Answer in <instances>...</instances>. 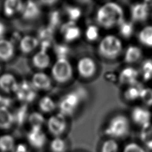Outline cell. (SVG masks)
Here are the masks:
<instances>
[{
  "label": "cell",
  "instance_id": "obj_1",
  "mask_svg": "<svg viewBox=\"0 0 152 152\" xmlns=\"http://www.w3.org/2000/svg\"><path fill=\"white\" fill-rule=\"evenodd\" d=\"M96 20L99 25L105 28L119 26L124 20L123 9L115 2H107L98 9Z\"/></svg>",
  "mask_w": 152,
  "mask_h": 152
},
{
  "label": "cell",
  "instance_id": "obj_2",
  "mask_svg": "<svg viewBox=\"0 0 152 152\" xmlns=\"http://www.w3.org/2000/svg\"><path fill=\"white\" fill-rule=\"evenodd\" d=\"M122 49V43L116 36L112 34L104 36L98 45L99 53L102 57L113 59L116 58Z\"/></svg>",
  "mask_w": 152,
  "mask_h": 152
},
{
  "label": "cell",
  "instance_id": "obj_3",
  "mask_svg": "<svg viewBox=\"0 0 152 152\" xmlns=\"http://www.w3.org/2000/svg\"><path fill=\"white\" fill-rule=\"evenodd\" d=\"M129 128L128 118L123 115H118L109 121L104 132L112 138H121L128 134Z\"/></svg>",
  "mask_w": 152,
  "mask_h": 152
},
{
  "label": "cell",
  "instance_id": "obj_4",
  "mask_svg": "<svg viewBox=\"0 0 152 152\" xmlns=\"http://www.w3.org/2000/svg\"><path fill=\"white\" fill-rule=\"evenodd\" d=\"M72 67L67 59H58L51 68L53 80L59 83H65L72 77Z\"/></svg>",
  "mask_w": 152,
  "mask_h": 152
},
{
  "label": "cell",
  "instance_id": "obj_5",
  "mask_svg": "<svg viewBox=\"0 0 152 152\" xmlns=\"http://www.w3.org/2000/svg\"><path fill=\"white\" fill-rule=\"evenodd\" d=\"M84 96L80 91H74L65 94L59 101V113L67 116L72 115L79 106Z\"/></svg>",
  "mask_w": 152,
  "mask_h": 152
},
{
  "label": "cell",
  "instance_id": "obj_6",
  "mask_svg": "<svg viewBox=\"0 0 152 152\" xmlns=\"http://www.w3.org/2000/svg\"><path fill=\"white\" fill-rule=\"evenodd\" d=\"M66 127V117L59 112L52 115L47 121L49 132L55 137H60L65 132Z\"/></svg>",
  "mask_w": 152,
  "mask_h": 152
},
{
  "label": "cell",
  "instance_id": "obj_7",
  "mask_svg": "<svg viewBox=\"0 0 152 152\" xmlns=\"http://www.w3.org/2000/svg\"><path fill=\"white\" fill-rule=\"evenodd\" d=\"M77 69L81 77L89 78L93 77L96 74L97 65L93 59L89 56H84L78 60Z\"/></svg>",
  "mask_w": 152,
  "mask_h": 152
},
{
  "label": "cell",
  "instance_id": "obj_8",
  "mask_svg": "<svg viewBox=\"0 0 152 152\" xmlns=\"http://www.w3.org/2000/svg\"><path fill=\"white\" fill-rule=\"evenodd\" d=\"M36 90L31 83L24 80L18 85V88L15 92L20 100L31 102L37 96Z\"/></svg>",
  "mask_w": 152,
  "mask_h": 152
},
{
  "label": "cell",
  "instance_id": "obj_9",
  "mask_svg": "<svg viewBox=\"0 0 152 152\" xmlns=\"http://www.w3.org/2000/svg\"><path fill=\"white\" fill-rule=\"evenodd\" d=\"M60 32L64 40L67 42H71L78 39L81 35V30L75 22L67 21L62 24L59 27Z\"/></svg>",
  "mask_w": 152,
  "mask_h": 152
},
{
  "label": "cell",
  "instance_id": "obj_10",
  "mask_svg": "<svg viewBox=\"0 0 152 152\" xmlns=\"http://www.w3.org/2000/svg\"><path fill=\"white\" fill-rule=\"evenodd\" d=\"M149 6L147 2H138L133 4L131 7V17L135 22L145 21L149 15Z\"/></svg>",
  "mask_w": 152,
  "mask_h": 152
},
{
  "label": "cell",
  "instance_id": "obj_11",
  "mask_svg": "<svg viewBox=\"0 0 152 152\" xmlns=\"http://www.w3.org/2000/svg\"><path fill=\"white\" fill-rule=\"evenodd\" d=\"M54 30L48 26L40 28L38 31L37 40L39 41L40 50L47 51L53 43Z\"/></svg>",
  "mask_w": 152,
  "mask_h": 152
},
{
  "label": "cell",
  "instance_id": "obj_12",
  "mask_svg": "<svg viewBox=\"0 0 152 152\" xmlns=\"http://www.w3.org/2000/svg\"><path fill=\"white\" fill-rule=\"evenodd\" d=\"M29 144L37 149L42 148L46 144V136L40 128H31L27 134Z\"/></svg>",
  "mask_w": 152,
  "mask_h": 152
},
{
  "label": "cell",
  "instance_id": "obj_13",
  "mask_svg": "<svg viewBox=\"0 0 152 152\" xmlns=\"http://www.w3.org/2000/svg\"><path fill=\"white\" fill-rule=\"evenodd\" d=\"M139 71L134 67L127 66L121 70L119 75V81L124 84L131 86L138 83Z\"/></svg>",
  "mask_w": 152,
  "mask_h": 152
},
{
  "label": "cell",
  "instance_id": "obj_14",
  "mask_svg": "<svg viewBox=\"0 0 152 152\" xmlns=\"http://www.w3.org/2000/svg\"><path fill=\"white\" fill-rule=\"evenodd\" d=\"M151 117V112L142 107L137 106L132 109L131 112V118L134 122L141 126L150 123Z\"/></svg>",
  "mask_w": 152,
  "mask_h": 152
},
{
  "label": "cell",
  "instance_id": "obj_15",
  "mask_svg": "<svg viewBox=\"0 0 152 152\" xmlns=\"http://www.w3.org/2000/svg\"><path fill=\"white\" fill-rule=\"evenodd\" d=\"M32 84L36 90H48L52 87V82L48 75L43 72H37L32 78Z\"/></svg>",
  "mask_w": 152,
  "mask_h": 152
},
{
  "label": "cell",
  "instance_id": "obj_16",
  "mask_svg": "<svg viewBox=\"0 0 152 152\" xmlns=\"http://www.w3.org/2000/svg\"><path fill=\"white\" fill-rule=\"evenodd\" d=\"M40 14L39 5L34 1H27L23 10V16L26 20H34Z\"/></svg>",
  "mask_w": 152,
  "mask_h": 152
},
{
  "label": "cell",
  "instance_id": "obj_17",
  "mask_svg": "<svg viewBox=\"0 0 152 152\" xmlns=\"http://www.w3.org/2000/svg\"><path fill=\"white\" fill-rule=\"evenodd\" d=\"M32 62L36 68L39 69H44L49 66L50 58L47 51L40 50L34 55Z\"/></svg>",
  "mask_w": 152,
  "mask_h": 152
},
{
  "label": "cell",
  "instance_id": "obj_18",
  "mask_svg": "<svg viewBox=\"0 0 152 152\" xmlns=\"http://www.w3.org/2000/svg\"><path fill=\"white\" fill-rule=\"evenodd\" d=\"M142 55V50L140 48L136 46L130 45L126 49L124 61L128 64L135 63L141 58Z\"/></svg>",
  "mask_w": 152,
  "mask_h": 152
},
{
  "label": "cell",
  "instance_id": "obj_19",
  "mask_svg": "<svg viewBox=\"0 0 152 152\" xmlns=\"http://www.w3.org/2000/svg\"><path fill=\"white\" fill-rule=\"evenodd\" d=\"M18 85L14 77L11 74H4L0 77V87L6 92H15Z\"/></svg>",
  "mask_w": 152,
  "mask_h": 152
},
{
  "label": "cell",
  "instance_id": "obj_20",
  "mask_svg": "<svg viewBox=\"0 0 152 152\" xmlns=\"http://www.w3.org/2000/svg\"><path fill=\"white\" fill-rule=\"evenodd\" d=\"M144 88L142 85L138 82L129 86L124 92L125 99L128 101H134L140 99L141 91Z\"/></svg>",
  "mask_w": 152,
  "mask_h": 152
},
{
  "label": "cell",
  "instance_id": "obj_21",
  "mask_svg": "<svg viewBox=\"0 0 152 152\" xmlns=\"http://www.w3.org/2000/svg\"><path fill=\"white\" fill-rule=\"evenodd\" d=\"M140 139L147 148L152 150V124L150 122L141 126Z\"/></svg>",
  "mask_w": 152,
  "mask_h": 152
},
{
  "label": "cell",
  "instance_id": "obj_22",
  "mask_svg": "<svg viewBox=\"0 0 152 152\" xmlns=\"http://www.w3.org/2000/svg\"><path fill=\"white\" fill-rule=\"evenodd\" d=\"M39 45L37 38L26 36L21 40L20 42V48L23 52L27 53L32 52Z\"/></svg>",
  "mask_w": 152,
  "mask_h": 152
},
{
  "label": "cell",
  "instance_id": "obj_23",
  "mask_svg": "<svg viewBox=\"0 0 152 152\" xmlns=\"http://www.w3.org/2000/svg\"><path fill=\"white\" fill-rule=\"evenodd\" d=\"M24 5L20 1L8 0L4 4V11L7 15H12L15 12L23 10Z\"/></svg>",
  "mask_w": 152,
  "mask_h": 152
},
{
  "label": "cell",
  "instance_id": "obj_24",
  "mask_svg": "<svg viewBox=\"0 0 152 152\" xmlns=\"http://www.w3.org/2000/svg\"><path fill=\"white\" fill-rule=\"evenodd\" d=\"M138 38L141 44L152 48V26H147L142 28L138 33Z\"/></svg>",
  "mask_w": 152,
  "mask_h": 152
},
{
  "label": "cell",
  "instance_id": "obj_25",
  "mask_svg": "<svg viewBox=\"0 0 152 152\" xmlns=\"http://www.w3.org/2000/svg\"><path fill=\"white\" fill-rule=\"evenodd\" d=\"M8 68L20 74H24L28 71L27 61L24 58H19L11 63Z\"/></svg>",
  "mask_w": 152,
  "mask_h": 152
},
{
  "label": "cell",
  "instance_id": "obj_26",
  "mask_svg": "<svg viewBox=\"0 0 152 152\" xmlns=\"http://www.w3.org/2000/svg\"><path fill=\"white\" fill-rule=\"evenodd\" d=\"M14 122V117L7 107H0V128L8 129Z\"/></svg>",
  "mask_w": 152,
  "mask_h": 152
},
{
  "label": "cell",
  "instance_id": "obj_27",
  "mask_svg": "<svg viewBox=\"0 0 152 152\" xmlns=\"http://www.w3.org/2000/svg\"><path fill=\"white\" fill-rule=\"evenodd\" d=\"M14 53L12 44L5 40H0V59L7 61L11 58Z\"/></svg>",
  "mask_w": 152,
  "mask_h": 152
},
{
  "label": "cell",
  "instance_id": "obj_28",
  "mask_svg": "<svg viewBox=\"0 0 152 152\" xmlns=\"http://www.w3.org/2000/svg\"><path fill=\"white\" fill-rule=\"evenodd\" d=\"M39 107L41 111L45 113H50L56 108L53 100L49 96L43 97L39 102Z\"/></svg>",
  "mask_w": 152,
  "mask_h": 152
},
{
  "label": "cell",
  "instance_id": "obj_29",
  "mask_svg": "<svg viewBox=\"0 0 152 152\" xmlns=\"http://www.w3.org/2000/svg\"><path fill=\"white\" fill-rule=\"evenodd\" d=\"M68 146L66 141L61 137H55L50 143L52 152H66Z\"/></svg>",
  "mask_w": 152,
  "mask_h": 152
},
{
  "label": "cell",
  "instance_id": "obj_30",
  "mask_svg": "<svg viewBox=\"0 0 152 152\" xmlns=\"http://www.w3.org/2000/svg\"><path fill=\"white\" fill-rule=\"evenodd\" d=\"M53 50L58 59H67L70 53V48L64 43H55L53 45Z\"/></svg>",
  "mask_w": 152,
  "mask_h": 152
},
{
  "label": "cell",
  "instance_id": "obj_31",
  "mask_svg": "<svg viewBox=\"0 0 152 152\" xmlns=\"http://www.w3.org/2000/svg\"><path fill=\"white\" fill-rule=\"evenodd\" d=\"M141 74L144 81H148L152 79V59L144 60L141 66Z\"/></svg>",
  "mask_w": 152,
  "mask_h": 152
},
{
  "label": "cell",
  "instance_id": "obj_32",
  "mask_svg": "<svg viewBox=\"0 0 152 152\" xmlns=\"http://www.w3.org/2000/svg\"><path fill=\"white\" fill-rule=\"evenodd\" d=\"M14 138L10 135L0 137V150L2 152H8L14 148Z\"/></svg>",
  "mask_w": 152,
  "mask_h": 152
},
{
  "label": "cell",
  "instance_id": "obj_33",
  "mask_svg": "<svg viewBox=\"0 0 152 152\" xmlns=\"http://www.w3.org/2000/svg\"><path fill=\"white\" fill-rule=\"evenodd\" d=\"M48 27L55 31V29L60 27L61 25V16L58 10H55L49 14Z\"/></svg>",
  "mask_w": 152,
  "mask_h": 152
},
{
  "label": "cell",
  "instance_id": "obj_34",
  "mask_svg": "<svg viewBox=\"0 0 152 152\" xmlns=\"http://www.w3.org/2000/svg\"><path fill=\"white\" fill-rule=\"evenodd\" d=\"M119 33L125 39L131 37L134 33V26L130 21L124 20L119 26Z\"/></svg>",
  "mask_w": 152,
  "mask_h": 152
},
{
  "label": "cell",
  "instance_id": "obj_35",
  "mask_svg": "<svg viewBox=\"0 0 152 152\" xmlns=\"http://www.w3.org/2000/svg\"><path fill=\"white\" fill-rule=\"evenodd\" d=\"M65 11L69 20L74 22L78 20L81 17L82 14L81 9L76 6H66L65 8Z\"/></svg>",
  "mask_w": 152,
  "mask_h": 152
},
{
  "label": "cell",
  "instance_id": "obj_36",
  "mask_svg": "<svg viewBox=\"0 0 152 152\" xmlns=\"http://www.w3.org/2000/svg\"><path fill=\"white\" fill-rule=\"evenodd\" d=\"M29 122L31 128H40L45 123L44 116L39 112H33L29 116Z\"/></svg>",
  "mask_w": 152,
  "mask_h": 152
},
{
  "label": "cell",
  "instance_id": "obj_37",
  "mask_svg": "<svg viewBox=\"0 0 152 152\" xmlns=\"http://www.w3.org/2000/svg\"><path fill=\"white\" fill-rule=\"evenodd\" d=\"M27 106L26 104L23 105L18 109L15 114L13 115L14 122H15L19 125H21L26 119L27 116Z\"/></svg>",
  "mask_w": 152,
  "mask_h": 152
},
{
  "label": "cell",
  "instance_id": "obj_38",
  "mask_svg": "<svg viewBox=\"0 0 152 152\" xmlns=\"http://www.w3.org/2000/svg\"><path fill=\"white\" fill-rule=\"evenodd\" d=\"M119 144L113 138L104 141L101 147L100 152H119Z\"/></svg>",
  "mask_w": 152,
  "mask_h": 152
},
{
  "label": "cell",
  "instance_id": "obj_39",
  "mask_svg": "<svg viewBox=\"0 0 152 152\" xmlns=\"http://www.w3.org/2000/svg\"><path fill=\"white\" fill-rule=\"evenodd\" d=\"M85 36L87 40L90 42L96 40L99 36V28L93 24L89 25L85 31Z\"/></svg>",
  "mask_w": 152,
  "mask_h": 152
},
{
  "label": "cell",
  "instance_id": "obj_40",
  "mask_svg": "<svg viewBox=\"0 0 152 152\" xmlns=\"http://www.w3.org/2000/svg\"><path fill=\"white\" fill-rule=\"evenodd\" d=\"M140 99L145 105L152 106V88H144L141 91Z\"/></svg>",
  "mask_w": 152,
  "mask_h": 152
},
{
  "label": "cell",
  "instance_id": "obj_41",
  "mask_svg": "<svg viewBox=\"0 0 152 152\" xmlns=\"http://www.w3.org/2000/svg\"><path fill=\"white\" fill-rule=\"evenodd\" d=\"M123 152H145V151L139 144L135 142H131L125 146Z\"/></svg>",
  "mask_w": 152,
  "mask_h": 152
},
{
  "label": "cell",
  "instance_id": "obj_42",
  "mask_svg": "<svg viewBox=\"0 0 152 152\" xmlns=\"http://www.w3.org/2000/svg\"><path fill=\"white\" fill-rule=\"evenodd\" d=\"M13 152H30L28 148L24 144H19L13 149Z\"/></svg>",
  "mask_w": 152,
  "mask_h": 152
},
{
  "label": "cell",
  "instance_id": "obj_43",
  "mask_svg": "<svg viewBox=\"0 0 152 152\" xmlns=\"http://www.w3.org/2000/svg\"><path fill=\"white\" fill-rule=\"evenodd\" d=\"M5 31V27L4 25L0 22V38L3 36Z\"/></svg>",
  "mask_w": 152,
  "mask_h": 152
},
{
  "label": "cell",
  "instance_id": "obj_44",
  "mask_svg": "<svg viewBox=\"0 0 152 152\" xmlns=\"http://www.w3.org/2000/svg\"><path fill=\"white\" fill-rule=\"evenodd\" d=\"M57 1H42L41 2L44 4H47L46 5H52L53 4H55V2H56Z\"/></svg>",
  "mask_w": 152,
  "mask_h": 152
},
{
  "label": "cell",
  "instance_id": "obj_45",
  "mask_svg": "<svg viewBox=\"0 0 152 152\" xmlns=\"http://www.w3.org/2000/svg\"><path fill=\"white\" fill-rule=\"evenodd\" d=\"M2 97H1V96H0V102H1V99H2Z\"/></svg>",
  "mask_w": 152,
  "mask_h": 152
}]
</instances>
